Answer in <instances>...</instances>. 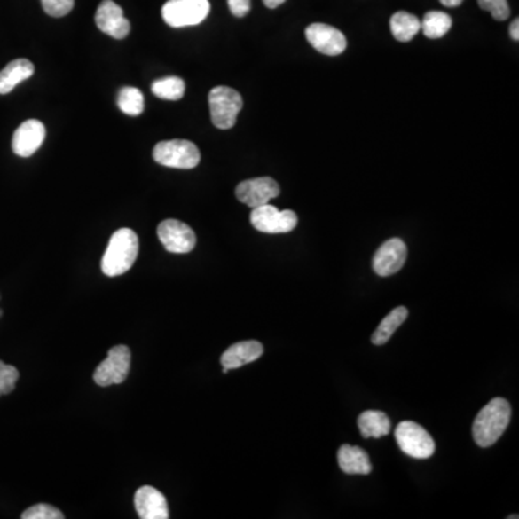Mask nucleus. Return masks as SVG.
Returning <instances> with one entry per match:
<instances>
[{
  "mask_svg": "<svg viewBox=\"0 0 519 519\" xmlns=\"http://www.w3.org/2000/svg\"><path fill=\"white\" fill-rule=\"evenodd\" d=\"M211 11L208 0H168L161 8V18L169 27H195Z\"/></svg>",
  "mask_w": 519,
  "mask_h": 519,
  "instance_id": "obj_5",
  "label": "nucleus"
},
{
  "mask_svg": "<svg viewBox=\"0 0 519 519\" xmlns=\"http://www.w3.org/2000/svg\"><path fill=\"white\" fill-rule=\"evenodd\" d=\"M46 15L62 18L73 11L74 0H41Z\"/></svg>",
  "mask_w": 519,
  "mask_h": 519,
  "instance_id": "obj_28",
  "label": "nucleus"
},
{
  "mask_svg": "<svg viewBox=\"0 0 519 519\" xmlns=\"http://www.w3.org/2000/svg\"><path fill=\"white\" fill-rule=\"evenodd\" d=\"M45 126L39 120H27L15 130L12 138V149L20 158H29L43 146L45 140Z\"/></svg>",
  "mask_w": 519,
  "mask_h": 519,
  "instance_id": "obj_14",
  "label": "nucleus"
},
{
  "mask_svg": "<svg viewBox=\"0 0 519 519\" xmlns=\"http://www.w3.org/2000/svg\"><path fill=\"white\" fill-rule=\"evenodd\" d=\"M407 318L408 311L407 308H404V306H398V308L391 311V313L385 316L382 322L380 323L377 331L374 332L371 342H373L374 345H384V343L389 342V338L394 334V332H396L397 329L405 322Z\"/></svg>",
  "mask_w": 519,
  "mask_h": 519,
  "instance_id": "obj_21",
  "label": "nucleus"
},
{
  "mask_svg": "<svg viewBox=\"0 0 519 519\" xmlns=\"http://www.w3.org/2000/svg\"><path fill=\"white\" fill-rule=\"evenodd\" d=\"M158 237L169 253H189L196 246V235L193 228L177 219L161 221L158 227Z\"/></svg>",
  "mask_w": 519,
  "mask_h": 519,
  "instance_id": "obj_9",
  "label": "nucleus"
},
{
  "mask_svg": "<svg viewBox=\"0 0 519 519\" xmlns=\"http://www.w3.org/2000/svg\"><path fill=\"white\" fill-rule=\"evenodd\" d=\"M34 73L35 67L29 59L20 58V59L9 62L8 66L0 71V94L2 96L8 94L20 83L32 77Z\"/></svg>",
  "mask_w": 519,
  "mask_h": 519,
  "instance_id": "obj_18",
  "label": "nucleus"
},
{
  "mask_svg": "<svg viewBox=\"0 0 519 519\" xmlns=\"http://www.w3.org/2000/svg\"><path fill=\"white\" fill-rule=\"evenodd\" d=\"M153 159L159 165L177 169H193L200 165V149L189 140H163L153 149Z\"/></svg>",
  "mask_w": 519,
  "mask_h": 519,
  "instance_id": "obj_4",
  "label": "nucleus"
},
{
  "mask_svg": "<svg viewBox=\"0 0 519 519\" xmlns=\"http://www.w3.org/2000/svg\"><path fill=\"white\" fill-rule=\"evenodd\" d=\"M421 22V31L427 38H443L452 28V18L447 13L440 11L427 12Z\"/></svg>",
  "mask_w": 519,
  "mask_h": 519,
  "instance_id": "obj_22",
  "label": "nucleus"
},
{
  "mask_svg": "<svg viewBox=\"0 0 519 519\" xmlns=\"http://www.w3.org/2000/svg\"><path fill=\"white\" fill-rule=\"evenodd\" d=\"M392 36L400 41V43H408L419 34L421 29V22L417 16L408 13V12H397L391 18Z\"/></svg>",
  "mask_w": 519,
  "mask_h": 519,
  "instance_id": "obj_20",
  "label": "nucleus"
},
{
  "mask_svg": "<svg viewBox=\"0 0 519 519\" xmlns=\"http://www.w3.org/2000/svg\"><path fill=\"white\" fill-rule=\"evenodd\" d=\"M263 352H264V348L257 341H242V342L231 345L224 352L223 357H221V364H223V368H240V366H247L250 362L257 361L258 358L262 357Z\"/></svg>",
  "mask_w": 519,
  "mask_h": 519,
  "instance_id": "obj_16",
  "label": "nucleus"
},
{
  "mask_svg": "<svg viewBox=\"0 0 519 519\" xmlns=\"http://www.w3.org/2000/svg\"><path fill=\"white\" fill-rule=\"evenodd\" d=\"M117 104L124 114L136 117L142 114L145 110V97H143V92L136 87H123L119 91Z\"/></svg>",
  "mask_w": 519,
  "mask_h": 519,
  "instance_id": "obj_23",
  "label": "nucleus"
},
{
  "mask_svg": "<svg viewBox=\"0 0 519 519\" xmlns=\"http://www.w3.org/2000/svg\"><path fill=\"white\" fill-rule=\"evenodd\" d=\"M306 39L316 51L334 57L346 50V38L342 32L326 23H311L304 31Z\"/></svg>",
  "mask_w": 519,
  "mask_h": 519,
  "instance_id": "obj_11",
  "label": "nucleus"
},
{
  "mask_svg": "<svg viewBox=\"0 0 519 519\" xmlns=\"http://www.w3.org/2000/svg\"><path fill=\"white\" fill-rule=\"evenodd\" d=\"M286 0H263V4L270 9H276L280 6V4H285Z\"/></svg>",
  "mask_w": 519,
  "mask_h": 519,
  "instance_id": "obj_31",
  "label": "nucleus"
},
{
  "mask_svg": "<svg viewBox=\"0 0 519 519\" xmlns=\"http://www.w3.org/2000/svg\"><path fill=\"white\" fill-rule=\"evenodd\" d=\"M396 440L410 458L429 459L435 454L436 443L429 431L414 421H403L396 429Z\"/></svg>",
  "mask_w": 519,
  "mask_h": 519,
  "instance_id": "obj_6",
  "label": "nucleus"
},
{
  "mask_svg": "<svg viewBox=\"0 0 519 519\" xmlns=\"http://www.w3.org/2000/svg\"><path fill=\"white\" fill-rule=\"evenodd\" d=\"M280 195V186L271 177H256L241 182L235 188V196L250 208L262 207Z\"/></svg>",
  "mask_w": 519,
  "mask_h": 519,
  "instance_id": "obj_10",
  "label": "nucleus"
},
{
  "mask_svg": "<svg viewBox=\"0 0 519 519\" xmlns=\"http://www.w3.org/2000/svg\"><path fill=\"white\" fill-rule=\"evenodd\" d=\"M208 101L214 126L221 130H228L234 127L242 108V98L239 91L225 85H218L209 91Z\"/></svg>",
  "mask_w": 519,
  "mask_h": 519,
  "instance_id": "obj_3",
  "label": "nucleus"
},
{
  "mask_svg": "<svg viewBox=\"0 0 519 519\" xmlns=\"http://www.w3.org/2000/svg\"><path fill=\"white\" fill-rule=\"evenodd\" d=\"M463 0H440V4H444L447 8H456L459 4H461Z\"/></svg>",
  "mask_w": 519,
  "mask_h": 519,
  "instance_id": "obj_32",
  "label": "nucleus"
},
{
  "mask_svg": "<svg viewBox=\"0 0 519 519\" xmlns=\"http://www.w3.org/2000/svg\"><path fill=\"white\" fill-rule=\"evenodd\" d=\"M358 427L364 438H380L389 435L391 421L387 414L377 410H368L358 417Z\"/></svg>",
  "mask_w": 519,
  "mask_h": 519,
  "instance_id": "obj_19",
  "label": "nucleus"
},
{
  "mask_svg": "<svg viewBox=\"0 0 519 519\" xmlns=\"http://www.w3.org/2000/svg\"><path fill=\"white\" fill-rule=\"evenodd\" d=\"M20 380V371L15 366L0 361V397L11 394Z\"/></svg>",
  "mask_w": 519,
  "mask_h": 519,
  "instance_id": "obj_25",
  "label": "nucleus"
},
{
  "mask_svg": "<svg viewBox=\"0 0 519 519\" xmlns=\"http://www.w3.org/2000/svg\"><path fill=\"white\" fill-rule=\"evenodd\" d=\"M228 8L232 15L242 18L250 12L251 0H228Z\"/></svg>",
  "mask_w": 519,
  "mask_h": 519,
  "instance_id": "obj_29",
  "label": "nucleus"
},
{
  "mask_svg": "<svg viewBox=\"0 0 519 519\" xmlns=\"http://www.w3.org/2000/svg\"><path fill=\"white\" fill-rule=\"evenodd\" d=\"M152 92L161 100H181L185 94V83L179 77H166L153 81Z\"/></svg>",
  "mask_w": 519,
  "mask_h": 519,
  "instance_id": "obj_24",
  "label": "nucleus"
},
{
  "mask_svg": "<svg viewBox=\"0 0 519 519\" xmlns=\"http://www.w3.org/2000/svg\"><path fill=\"white\" fill-rule=\"evenodd\" d=\"M131 352L126 345H117L108 350V355L94 373V382L100 387L122 384L130 373Z\"/></svg>",
  "mask_w": 519,
  "mask_h": 519,
  "instance_id": "obj_7",
  "label": "nucleus"
},
{
  "mask_svg": "<svg viewBox=\"0 0 519 519\" xmlns=\"http://www.w3.org/2000/svg\"><path fill=\"white\" fill-rule=\"evenodd\" d=\"M135 507L142 519H168L169 509L165 496L152 486H142L135 495Z\"/></svg>",
  "mask_w": 519,
  "mask_h": 519,
  "instance_id": "obj_15",
  "label": "nucleus"
},
{
  "mask_svg": "<svg viewBox=\"0 0 519 519\" xmlns=\"http://www.w3.org/2000/svg\"><path fill=\"white\" fill-rule=\"evenodd\" d=\"M484 11L491 12L496 20H507L511 15V9L507 0H477Z\"/></svg>",
  "mask_w": 519,
  "mask_h": 519,
  "instance_id": "obj_27",
  "label": "nucleus"
},
{
  "mask_svg": "<svg viewBox=\"0 0 519 519\" xmlns=\"http://www.w3.org/2000/svg\"><path fill=\"white\" fill-rule=\"evenodd\" d=\"M251 225L264 234H286L297 227V216L290 209L279 211L273 205L253 208Z\"/></svg>",
  "mask_w": 519,
  "mask_h": 519,
  "instance_id": "obj_8",
  "label": "nucleus"
},
{
  "mask_svg": "<svg viewBox=\"0 0 519 519\" xmlns=\"http://www.w3.org/2000/svg\"><path fill=\"white\" fill-rule=\"evenodd\" d=\"M138 254V239L130 228H120L112 235L101 260V270L108 277L122 276L135 264Z\"/></svg>",
  "mask_w": 519,
  "mask_h": 519,
  "instance_id": "obj_2",
  "label": "nucleus"
},
{
  "mask_svg": "<svg viewBox=\"0 0 519 519\" xmlns=\"http://www.w3.org/2000/svg\"><path fill=\"white\" fill-rule=\"evenodd\" d=\"M511 420V404L493 398L482 408L473 421L472 433L477 446L491 447L504 435Z\"/></svg>",
  "mask_w": 519,
  "mask_h": 519,
  "instance_id": "obj_1",
  "label": "nucleus"
},
{
  "mask_svg": "<svg viewBox=\"0 0 519 519\" xmlns=\"http://www.w3.org/2000/svg\"><path fill=\"white\" fill-rule=\"evenodd\" d=\"M96 23L104 34L114 39H124L130 34V22L124 18L123 9L113 0H103L96 12Z\"/></svg>",
  "mask_w": 519,
  "mask_h": 519,
  "instance_id": "obj_13",
  "label": "nucleus"
},
{
  "mask_svg": "<svg viewBox=\"0 0 519 519\" xmlns=\"http://www.w3.org/2000/svg\"><path fill=\"white\" fill-rule=\"evenodd\" d=\"M407 260V246L400 239L385 241L374 256V271L381 277L398 273Z\"/></svg>",
  "mask_w": 519,
  "mask_h": 519,
  "instance_id": "obj_12",
  "label": "nucleus"
},
{
  "mask_svg": "<svg viewBox=\"0 0 519 519\" xmlns=\"http://www.w3.org/2000/svg\"><path fill=\"white\" fill-rule=\"evenodd\" d=\"M22 519H64V514L52 505L38 504L28 507Z\"/></svg>",
  "mask_w": 519,
  "mask_h": 519,
  "instance_id": "obj_26",
  "label": "nucleus"
},
{
  "mask_svg": "<svg viewBox=\"0 0 519 519\" xmlns=\"http://www.w3.org/2000/svg\"><path fill=\"white\" fill-rule=\"evenodd\" d=\"M339 468L348 475H369L373 465L368 453L361 447L343 444L338 452Z\"/></svg>",
  "mask_w": 519,
  "mask_h": 519,
  "instance_id": "obj_17",
  "label": "nucleus"
},
{
  "mask_svg": "<svg viewBox=\"0 0 519 519\" xmlns=\"http://www.w3.org/2000/svg\"><path fill=\"white\" fill-rule=\"evenodd\" d=\"M509 34H511V38L514 41H519V20L516 18L514 22H512L511 28H509Z\"/></svg>",
  "mask_w": 519,
  "mask_h": 519,
  "instance_id": "obj_30",
  "label": "nucleus"
},
{
  "mask_svg": "<svg viewBox=\"0 0 519 519\" xmlns=\"http://www.w3.org/2000/svg\"><path fill=\"white\" fill-rule=\"evenodd\" d=\"M4 315V311H2V309H0V316Z\"/></svg>",
  "mask_w": 519,
  "mask_h": 519,
  "instance_id": "obj_33",
  "label": "nucleus"
}]
</instances>
